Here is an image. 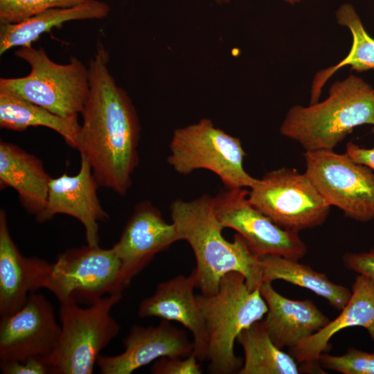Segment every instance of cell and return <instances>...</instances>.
I'll return each instance as SVG.
<instances>
[{
  "label": "cell",
  "instance_id": "603a6c76",
  "mask_svg": "<svg viewBox=\"0 0 374 374\" xmlns=\"http://www.w3.org/2000/svg\"><path fill=\"white\" fill-rule=\"evenodd\" d=\"M45 127L58 133L76 149L80 129L78 116L63 117L0 89V127L22 132L29 127Z\"/></svg>",
  "mask_w": 374,
  "mask_h": 374
},
{
  "label": "cell",
  "instance_id": "cb8c5ba5",
  "mask_svg": "<svg viewBox=\"0 0 374 374\" xmlns=\"http://www.w3.org/2000/svg\"><path fill=\"white\" fill-rule=\"evenodd\" d=\"M237 341L244 356L238 374L300 373L297 362L274 344L262 319L243 330Z\"/></svg>",
  "mask_w": 374,
  "mask_h": 374
},
{
  "label": "cell",
  "instance_id": "30bf717a",
  "mask_svg": "<svg viewBox=\"0 0 374 374\" xmlns=\"http://www.w3.org/2000/svg\"><path fill=\"white\" fill-rule=\"evenodd\" d=\"M305 173L330 205L358 222L374 220V171L333 150L305 151Z\"/></svg>",
  "mask_w": 374,
  "mask_h": 374
},
{
  "label": "cell",
  "instance_id": "6da1fadb",
  "mask_svg": "<svg viewBox=\"0 0 374 374\" xmlns=\"http://www.w3.org/2000/svg\"><path fill=\"white\" fill-rule=\"evenodd\" d=\"M109 58L98 43L89 63V92L76 149L89 162L100 186L124 195L139 163L140 126L131 100L109 73Z\"/></svg>",
  "mask_w": 374,
  "mask_h": 374
},
{
  "label": "cell",
  "instance_id": "83f0119b",
  "mask_svg": "<svg viewBox=\"0 0 374 374\" xmlns=\"http://www.w3.org/2000/svg\"><path fill=\"white\" fill-rule=\"evenodd\" d=\"M199 359L193 353L186 357H161L156 360L152 368L154 374H201Z\"/></svg>",
  "mask_w": 374,
  "mask_h": 374
},
{
  "label": "cell",
  "instance_id": "44dd1931",
  "mask_svg": "<svg viewBox=\"0 0 374 374\" xmlns=\"http://www.w3.org/2000/svg\"><path fill=\"white\" fill-rule=\"evenodd\" d=\"M110 12L109 5L98 0L69 8H54L19 23L0 24V55L15 46H30L44 33L73 20L102 19Z\"/></svg>",
  "mask_w": 374,
  "mask_h": 374
},
{
  "label": "cell",
  "instance_id": "e0dca14e",
  "mask_svg": "<svg viewBox=\"0 0 374 374\" xmlns=\"http://www.w3.org/2000/svg\"><path fill=\"white\" fill-rule=\"evenodd\" d=\"M51 263L25 257L14 242L6 211H0V315L19 310L30 293L45 288Z\"/></svg>",
  "mask_w": 374,
  "mask_h": 374
},
{
  "label": "cell",
  "instance_id": "277c9868",
  "mask_svg": "<svg viewBox=\"0 0 374 374\" xmlns=\"http://www.w3.org/2000/svg\"><path fill=\"white\" fill-rule=\"evenodd\" d=\"M206 333L208 371L213 374L238 373L242 362L234 352L240 332L262 319L267 305L260 287L250 290L244 276L231 271L221 279L217 291L197 295Z\"/></svg>",
  "mask_w": 374,
  "mask_h": 374
},
{
  "label": "cell",
  "instance_id": "3957f363",
  "mask_svg": "<svg viewBox=\"0 0 374 374\" xmlns=\"http://www.w3.org/2000/svg\"><path fill=\"white\" fill-rule=\"evenodd\" d=\"M363 125H372L374 133V88L350 75L335 82L323 101L291 107L280 132L305 151L334 150L355 127Z\"/></svg>",
  "mask_w": 374,
  "mask_h": 374
},
{
  "label": "cell",
  "instance_id": "7a4b0ae2",
  "mask_svg": "<svg viewBox=\"0 0 374 374\" xmlns=\"http://www.w3.org/2000/svg\"><path fill=\"white\" fill-rule=\"evenodd\" d=\"M170 215L179 240L186 241L193 251V270L202 294H215L222 278L231 271L242 274L250 290L260 287L262 278L258 257L238 233L233 242L223 236L214 197L203 195L190 201L176 199L170 205Z\"/></svg>",
  "mask_w": 374,
  "mask_h": 374
},
{
  "label": "cell",
  "instance_id": "5bb4252c",
  "mask_svg": "<svg viewBox=\"0 0 374 374\" xmlns=\"http://www.w3.org/2000/svg\"><path fill=\"white\" fill-rule=\"evenodd\" d=\"M180 240L175 224L168 223L148 201L136 205L119 240L112 247L122 262L125 288L154 256Z\"/></svg>",
  "mask_w": 374,
  "mask_h": 374
},
{
  "label": "cell",
  "instance_id": "9c48e42d",
  "mask_svg": "<svg viewBox=\"0 0 374 374\" xmlns=\"http://www.w3.org/2000/svg\"><path fill=\"white\" fill-rule=\"evenodd\" d=\"M122 262L113 247L87 244L59 254L51 263L45 289L60 303L88 305L110 294L122 293Z\"/></svg>",
  "mask_w": 374,
  "mask_h": 374
},
{
  "label": "cell",
  "instance_id": "52a82bcc",
  "mask_svg": "<svg viewBox=\"0 0 374 374\" xmlns=\"http://www.w3.org/2000/svg\"><path fill=\"white\" fill-rule=\"evenodd\" d=\"M245 157L240 139L204 118L174 132L167 160L181 175L205 169L215 173L226 189L250 188L257 179L245 170Z\"/></svg>",
  "mask_w": 374,
  "mask_h": 374
},
{
  "label": "cell",
  "instance_id": "7402d4cb",
  "mask_svg": "<svg viewBox=\"0 0 374 374\" xmlns=\"http://www.w3.org/2000/svg\"><path fill=\"white\" fill-rule=\"evenodd\" d=\"M262 283L282 280L306 288L341 310L348 303L352 292L348 287L331 281L328 277L298 260L279 256L258 257Z\"/></svg>",
  "mask_w": 374,
  "mask_h": 374
},
{
  "label": "cell",
  "instance_id": "4316f807",
  "mask_svg": "<svg viewBox=\"0 0 374 374\" xmlns=\"http://www.w3.org/2000/svg\"><path fill=\"white\" fill-rule=\"evenodd\" d=\"M322 369L342 374H374V353L348 348L341 355L322 353L319 358Z\"/></svg>",
  "mask_w": 374,
  "mask_h": 374
},
{
  "label": "cell",
  "instance_id": "4fadbf2b",
  "mask_svg": "<svg viewBox=\"0 0 374 374\" xmlns=\"http://www.w3.org/2000/svg\"><path fill=\"white\" fill-rule=\"evenodd\" d=\"M80 168L75 175L62 174L51 178L46 206L35 217L38 222L51 220L57 214L77 219L84 228L87 244L98 246L99 223L109 218L97 195L98 183L88 160L80 154Z\"/></svg>",
  "mask_w": 374,
  "mask_h": 374
},
{
  "label": "cell",
  "instance_id": "f546056e",
  "mask_svg": "<svg viewBox=\"0 0 374 374\" xmlns=\"http://www.w3.org/2000/svg\"><path fill=\"white\" fill-rule=\"evenodd\" d=\"M3 374H49L51 369L46 359L32 357L24 361L0 364Z\"/></svg>",
  "mask_w": 374,
  "mask_h": 374
},
{
  "label": "cell",
  "instance_id": "d4e9b609",
  "mask_svg": "<svg viewBox=\"0 0 374 374\" xmlns=\"http://www.w3.org/2000/svg\"><path fill=\"white\" fill-rule=\"evenodd\" d=\"M335 15L338 24L348 28L352 33L351 49L337 64L316 73L312 84L310 104L318 102L326 82L341 67L350 65L352 70L357 72L374 70V39L364 28L354 7L350 3H344Z\"/></svg>",
  "mask_w": 374,
  "mask_h": 374
},
{
  "label": "cell",
  "instance_id": "f1b7e54d",
  "mask_svg": "<svg viewBox=\"0 0 374 374\" xmlns=\"http://www.w3.org/2000/svg\"><path fill=\"white\" fill-rule=\"evenodd\" d=\"M343 262L348 269L364 276L374 283V248L359 253H346Z\"/></svg>",
  "mask_w": 374,
  "mask_h": 374
},
{
  "label": "cell",
  "instance_id": "ac0fdd59",
  "mask_svg": "<svg viewBox=\"0 0 374 374\" xmlns=\"http://www.w3.org/2000/svg\"><path fill=\"white\" fill-rule=\"evenodd\" d=\"M352 294L340 314L311 337L290 348V355L303 371H321L319 356L329 350L330 341L341 330L350 327L366 329L374 341V283L358 274L352 286Z\"/></svg>",
  "mask_w": 374,
  "mask_h": 374
},
{
  "label": "cell",
  "instance_id": "7c38bea8",
  "mask_svg": "<svg viewBox=\"0 0 374 374\" xmlns=\"http://www.w3.org/2000/svg\"><path fill=\"white\" fill-rule=\"evenodd\" d=\"M60 334L52 304L42 294L30 293L19 310L1 317L0 364L32 357L46 359Z\"/></svg>",
  "mask_w": 374,
  "mask_h": 374
},
{
  "label": "cell",
  "instance_id": "d6986e66",
  "mask_svg": "<svg viewBox=\"0 0 374 374\" xmlns=\"http://www.w3.org/2000/svg\"><path fill=\"white\" fill-rule=\"evenodd\" d=\"M260 292L267 305L262 321L271 341L280 349L293 348L330 321L312 300L287 298L273 287L271 282H263Z\"/></svg>",
  "mask_w": 374,
  "mask_h": 374
},
{
  "label": "cell",
  "instance_id": "484cf974",
  "mask_svg": "<svg viewBox=\"0 0 374 374\" xmlns=\"http://www.w3.org/2000/svg\"><path fill=\"white\" fill-rule=\"evenodd\" d=\"M89 0H0V24H16L54 8H69Z\"/></svg>",
  "mask_w": 374,
  "mask_h": 374
},
{
  "label": "cell",
  "instance_id": "ffe728a7",
  "mask_svg": "<svg viewBox=\"0 0 374 374\" xmlns=\"http://www.w3.org/2000/svg\"><path fill=\"white\" fill-rule=\"evenodd\" d=\"M51 177L42 161L19 146L0 142V186L18 194L25 210L37 217L44 209Z\"/></svg>",
  "mask_w": 374,
  "mask_h": 374
},
{
  "label": "cell",
  "instance_id": "8992f818",
  "mask_svg": "<svg viewBox=\"0 0 374 374\" xmlns=\"http://www.w3.org/2000/svg\"><path fill=\"white\" fill-rule=\"evenodd\" d=\"M122 293L105 296L82 308L60 303L61 334L57 346L46 359L51 374H91L101 350L118 334L121 326L111 314Z\"/></svg>",
  "mask_w": 374,
  "mask_h": 374
},
{
  "label": "cell",
  "instance_id": "8fae6325",
  "mask_svg": "<svg viewBox=\"0 0 374 374\" xmlns=\"http://www.w3.org/2000/svg\"><path fill=\"white\" fill-rule=\"evenodd\" d=\"M214 209L223 228L235 230L258 257L274 255L299 260L307 253L299 232L281 228L253 206L245 188L218 193Z\"/></svg>",
  "mask_w": 374,
  "mask_h": 374
},
{
  "label": "cell",
  "instance_id": "5b68a950",
  "mask_svg": "<svg viewBox=\"0 0 374 374\" xmlns=\"http://www.w3.org/2000/svg\"><path fill=\"white\" fill-rule=\"evenodd\" d=\"M15 55L30 65V73L1 78L0 89L63 117L82 113L89 96V75L78 58L71 57L68 64H57L42 47L32 46L20 47Z\"/></svg>",
  "mask_w": 374,
  "mask_h": 374
},
{
  "label": "cell",
  "instance_id": "1f68e13d",
  "mask_svg": "<svg viewBox=\"0 0 374 374\" xmlns=\"http://www.w3.org/2000/svg\"><path fill=\"white\" fill-rule=\"evenodd\" d=\"M285 2L287 3H290V4H295V3H299L301 2V1L303 0H283Z\"/></svg>",
  "mask_w": 374,
  "mask_h": 374
},
{
  "label": "cell",
  "instance_id": "2e32d148",
  "mask_svg": "<svg viewBox=\"0 0 374 374\" xmlns=\"http://www.w3.org/2000/svg\"><path fill=\"white\" fill-rule=\"evenodd\" d=\"M196 287L193 269L188 276L179 275L161 282L152 296L141 301L138 314L141 318L158 317L181 323L193 335V353L199 361H206V333Z\"/></svg>",
  "mask_w": 374,
  "mask_h": 374
},
{
  "label": "cell",
  "instance_id": "ba28073f",
  "mask_svg": "<svg viewBox=\"0 0 374 374\" xmlns=\"http://www.w3.org/2000/svg\"><path fill=\"white\" fill-rule=\"evenodd\" d=\"M248 199L277 225L297 232L323 224L331 206L305 172L285 167L257 179Z\"/></svg>",
  "mask_w": 374,
  "mask_h": 374
},
{
  "label": "cell",
  "instance_id": "4dcf8cb0",
  "mask_svg": "<svg viewBox=\"0 0 374 374\" xmlns=\"http://www.w3.org/2000/svg\"><path fill=\"white\" fill-rule=\"evenodd\" d=\"M346 152L353 160L367 166L374 171V147L363 148L350 141L346 144Z\"/></svg>",
  "mask_w": 374,
  "mask_h": 374
},
{
  "label": "cell",
  "instance_id": "9a60e30c",
  "mask_svg": "<svg viewBox=\"0 0 374 374\" xmlns=\"http://www.w3.org/2000/svg\"><path fill=\"white\" fill-rule=\"evenodd\" d=\"M123 343V353L99 355L96 365L100 373L131 374L159 358L186 357L194 350L186 332L163 319L155 326L133 325Z\"/></svg>",
  "mask_w": 374,
  "mask_h": 374
}]
</instances>
